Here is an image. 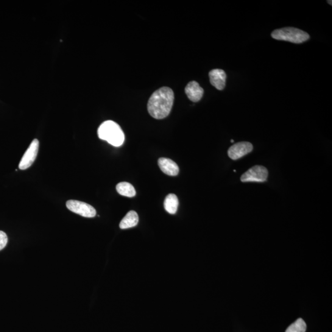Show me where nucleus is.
Returning <instances> with one entry per match:
<instances>
[{
    "mask_svg": "<svg viewBox=\"0 0 332 332\" xmlns=\"http://www.w3.org/2000/svg\"><path fill=\"white\" fill-rule=\"evenodd\" d=\"M66 206L70 211L81 216L93 218L96 216V209L87 203L77 200H69L67 202Z\"/></svg>",
    "mask_w": 332,
    "mask_h": 332,
    "instance_id": "39448f33",
    "label": "nucleus"
},
{
    "mask_svg": "<svg viewBox=\"0 0 332 332\" xmlns=\"http://www.w3.org/2000/svg\"><path fill=\"white\" fill-rule=\"evenodd\" d=\"M306 324L302 319H297L287 328L286 332H305Z\"/></svg>",
    "mask_w": 332,
    "mask_h": 332,
    "instance_id": "4468645a",
    "label": "nucleus"
},
{
    "mask_svg": "<svg viewBox=\"0 0 332 332\" xmlns=\"http://www.w3.org/2000/svg\"><path fill=\"white\" fill-rule=\"evenodd\" d=\"M174 100V93L171 88L159 89L151 96L148 102V111L153 118H165L171 113Z\"/></svg>",
    "mask_w": 332,
    "mask_h": 332,
    "instance_id": "f257e3e1",
    "label": "nucleus"
},
{
    "mask_svg": "<svg viewBox=\"0 0 332 332\" xmlns=\"http://www.w3.org/2000/svg\"><path fill=\"white\" fill-rule=\"evenodd\" d=\"M164 209L170 214L177 213L178 206V200L176 195L169 194L167 195L164 203Z\"/></svg>",
    "mask_w": 332,
    "mask_h": 332,
    "instance_id": "f8f14e48",
    "label": "nucleus"
},
{
    "mask_svg": "<svg viewBox=\"0 0 332 332\" xmlns=\"http://www.w3.org/2000/svg\"><path fill=\"white\" fill-rule=\"evenodd\" d=\"M273 38L286 41L295 44H300L308 41L310 38L308 33L294 27H284L274 30L272 33Z\"/></svg>",
    "mask_w": 332,
    "mask_h": 332,
    "instance_id": "7ed1b4c3",
    "label": "nucleus"
},
{
    "mask_svg": "<svg viewBox=\"0 0 332 332\" xmlns=\"http://www.w3.org/2000/svg\"><path fill=\"white\" fill-rule=\"evenodd\" d=\"M327 2L331 6V1H327Z\"/></svg>",
    "mask_w": 332,
    "mask_h": 332,
    "instance_id": "dca6fc26",
    "label": "nucleus"
},
{
    "mask_svg": "<svg viewBox=\"0 0 332 332\" xmlns=\"http://www.w3.org/2000/svg\"><path fill=\"white\" fill-rule=\"evenodd\" d=\"M269 171L266 167L255 166L248 170L241 177L242 182H264L267 181Z\"/></svg>",
    "mask_w": 332,
    "mask_h": 332,
    "instance_id": "20e7f679",
    "label": "nucleus"
},
{
    "mask_svg": "<svg viewBox=\"0 0 332 332\" xmlns=\"http://www.w3.org/2000/svg\"><path fill=\"white\" fill-rule=\"evenodd\" d=\"M139 216L138 213L134 211L128 213L120 222L119 228L122 230L136 227L138 224Z\"/></svg>",
    "mask_w": 332,
    "mask_h": 332,
    "instance_id": "9b49d317",
    "label": "nucleus"
},
{
    "mask_svg": "<svg viewBox=\"0 0 332 332\" xmlns=\"http://www.w3.org/2000/svg\"><path fill=\"white\" fill-rule=\"evenodd\" d=\"M97 134L99 139L105 141L114 147H120L124 142V135L121 127L111 120L106 121L100 125Z\"/></svg>",
    "mask_w": 332,
    "mask_h": 332,
    "instance_id": "f03ea898",
    "label": "nucleus"
},
{
    "mask_svg": "<svg viewBox=\"0 0 332 332\" xmlns=\"http://www.w3.org/2000/svg\"><path fill=\"white\" fill-rule=\"evenodd\" d=\"M234 142L233 140H231V142Z\"/></svg>",
    "mask_w": 332,
    "mask_h": 332,
    "instance_id": "f3484780",
    "label": "nucleus"
},
{
    "mask_svg": "<svg viewBox=\"0 0 332 332\" xmlns=\"http://www.w3.org/2000/svg\"><path fill=\"white\" fill-rule=\"evenodd\" d=\"M158 166L164 174L169 176H176L179 173V167L171 159L165 158L159 159Z\"/></svg>",
    "mask_w": 332,
    "mask_h": 332,
    "instance_id": "9d476101",
    "label": "nucleus"
},
{
    "mask_svg": "<svg viewBox=\"0 0 332 332\" xmlns=\"http://www.w3.org/2000/svg\"><path fill=\"white\" fill-rule=\"evenodd\" d=\"M117 192L120 195L128 197H132L136 196V191L135 188L130 183L128 182H121L116 185Z\"/></svg>",
    "mask_w": 332,
    "mask_h": 332,
    "instance_id": "ddd939ff",
    "label": "nucleus"
},
{
    "mask_svg": "<svg viewBox=\"0 0 332 332\" xmlns=\"http://www.w3.org/2000/svg\"><path fill=\"white\" fill-rule=\"evenodd\" d=\"M253 146L250 142H239L231 146L228 151V155L231 160H238L252 152Z\"/></svg>",
    "mask_w": 332,
    "mask_h": 332,
    "instance_id": "0eeeda50",
    "label": "nucleus"
},
{
    "mask_svg": "<svg viewBox=\"0 0 332 332\" xmlns=\"http://www.w3.org/2000/svg\"><path fill=\"white\" fill-rule=\"evenodd\" d=\"M38 149L39 141L38 139H34L22 157L20 163H19V169L26 170L32 165L37 158Z\"/></svg>",
    "mask_w": 332,
    "mask_h": 332,
    "instance_id": "423d86ee",
    "label": "nucleus"
},
{
    "mask_svg": "<svg viewBox=\"0 0 332 332\" xmlns=\"http://www.w3.org/2000/svg\"><path fill=\"white\" fill-rule=\"evenodd\" d=\"M209 78L211 85L218 90L222 91L225 87L227 75L221 69H214L209 72Z\"/></svg>",
    "mask_w": 332,
    "mask_h": 332,
    "instance_id": "6e6552de",
    "label": "nucleus"
},
{
    "mask_svg": "<svg viewBox=\"0 0 332 332\" xmlns=\"http://www.w3.org/2000/svg\"><path fill=\"white\" fill-rule=\"evenodd\" d=\"M185 91L188 99L194 102H199L204 94V89L195 81L189 82L186 85Z\"/></svg>",
    "mask_w": 332,
    "mask_h": 332,
    "instance_id": "1a4fd4ad",
    "label": "nucleus"
},
{
    "mask_svg": "<svg viewBox=\"0 0 332 332\" xmlns=\"http://www.w3.org/2000/svg\"><path fill=\"white\" fill-rule=\"evenodd\" d=\"M8 241V236L4 231H0V250L4 249Z\"/></svg>",
    "mask_w": 332,
    "mask_h": 332,
    "instance_id": "2eb2a0df",
    "label": "nucleus"
}]
</instances>
